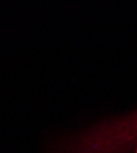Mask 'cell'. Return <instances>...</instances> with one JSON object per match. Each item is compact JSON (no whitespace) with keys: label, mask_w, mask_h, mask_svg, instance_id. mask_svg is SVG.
<instances>
[{"label":"cell","mask_w":137,"mask_h":153,"mask_svg":"<svg viewBox=\"0 0 137 153\" xmlns=\"http://www.w3.org/2000/svg\"><path fill=\"white\" fill-rule=\"evenodd\" d=\"M137 148V109L94 123L50 143V153H130Z\"/></svg>","instance_id":"cell-1"}]
</instances>
